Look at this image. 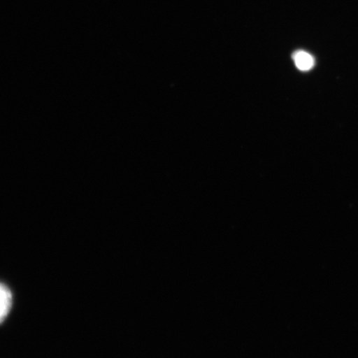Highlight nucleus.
Masks as SVG:
<instances>
[{
  "instance_id": "1",
  "label": "nucleus",
  "mask_w": 358,
  "mask_h": 358,
  "mask_svg": "<svg viewBox=\"0 0 358 358\" xmlns=\"http://www.w3.org/2000/svg\"><path fill=\"white\" fill-rule=\"evenodd\" d=\"M13 306V294L7 285L0 283V324L7 319Z\"/></svg>"
},
{
  "instance_id": "2",
  "label": "nucleus",
  "mask_w": 358,
  "mask_h": 358,
  "mask_svg": "<svg viewBox=\"0 0 358 358\" xmlns=\"http://www.w3.org/2000/svg\"><path fill=\"white\" fill-rule=\"evenodd\" d=\"M293 58L297 69L301 71H310L315 66V58L306 51H297Z\"/></svg>"
}]
</instances>
